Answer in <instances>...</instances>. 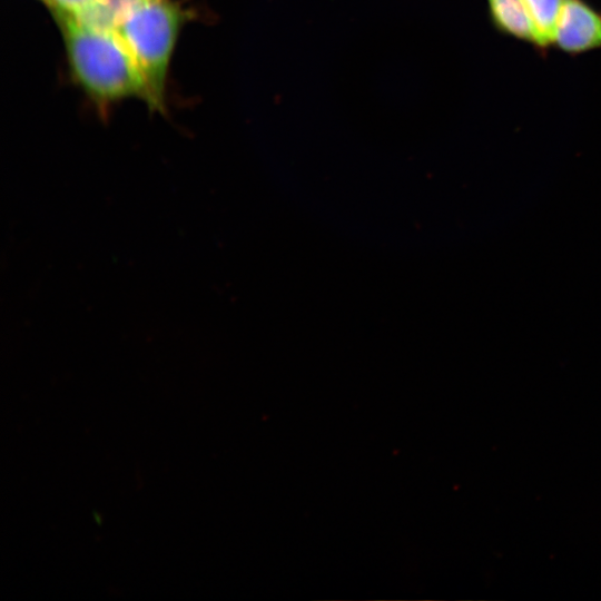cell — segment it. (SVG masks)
<instances>
[{"label":"cell","instance_id":"1","mask_svg":"<svg viewBox=\"0 0 601 601\" xmlns=\"http://www.w3.org/2000/svg\"><path fill=\"white\" fill-rule=\"evenodd\" d=\"M61 24L73 76L98 102L127 97L150 104L146 79L115 30L88 27L72 17H57Z\"/></svg>","mask_w":601,"mask_h":601},{"label":"cell","instance_id":"2","mask_svg":"<svg viewBox=\"0 0 601 601\" xmlns=\"http://www.w3.org/2000/svg\"><path fill=\"white\" fill-rule=\"evenodd\" d=\"M186 14L175 0H144L116 28L146 79L152 108L164 105L169 60Z\"/></svg>","mask_w":601,"mask_h":601},{"label":"cell","instance_id":"3","mask_svg":"<svg viewBox=\"0 0 601 601\" xmlns=\"http://www.w3.org/2000/svg\"><path fill=\"white\" fill-rule=\"evenodd\" d=\"M553 46L572 56L601 49V11L587 0H564Z\"/></svg>","mask_w":601,"mask_h":601},{"label":"cell","instance_id":"4","mask_svg":"<svg viewBox=\"0 0 601 601\" xmlns=\"http://www.w3.org/2000/svg\"><path fill=\"white\" fill-rule=\"evenodd\" d=\"M490 22L508 37L536 48V36L524 0H486Z\"/></svg>","mask_w":601,"mask_h":601},{"label":"cell","instance_id":"5","mask_svg":"<svg viewBox=\"0 0 601 601\" xmlns=\"http://www.w3.org/2000/svg\"><path fill=\"white\" fill-rule=\"evenodd\" d=\"M524 2L536 36L535 49L543 52L554 43L564 0H524Z\"/></svg>","mask_w":601,"mask_h":601},{"label":"cell","instance_id":"6","mask_svg":"<svg viewBox=\"0 0 601 601\" xmlns=\"http://www.w3.org/2000/svg\"><path fill=\"white\" fill-rule=\"evenodd\" d=\"M49 4L57 17H77L87 8L93 4L97 0H45Z\"/></svg>","mask_w":601,"mask_h":601}]
</instances>
